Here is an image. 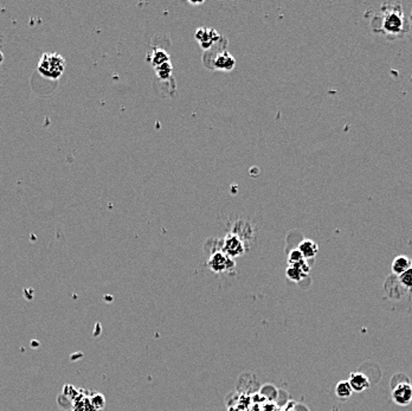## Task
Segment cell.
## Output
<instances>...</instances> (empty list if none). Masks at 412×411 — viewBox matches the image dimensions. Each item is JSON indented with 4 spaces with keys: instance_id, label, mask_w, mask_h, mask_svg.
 Masks as SVG:
<instances>
[{
    "instance_id": "obj_1",
    "label": "cell",
    "mask_w": 412,
    "mask_h": 411,
    "mask_svg": "<svg viewBox=\"0 0 412 411\" xmlns=\"http://www.w3.org/2000/svg\"><path fill=\"white\" fill-rule=\"evenodd\" d=\"M65 58L56 52L43 53L38 62V73L50 80H58L64 73Z\"/></svg>"
},
{
    "instance_id": "obj_2",
    "label": "cell",
    "mask_w": 412,
    "mask_h": 411,
    "mask_svg": "<svg viewBox=\"0 0 412 411\" xmlns=\"http://www.w3.org/2000/svg\"><path fill=\"white\" fill-rule=\"evenodd\" d=\"M380 31L389 36H399L404 31H407V20L403 14L401 6L398 5V7L385 11L382 17V21H380Z\"/></svg>"
},
{
    "instance_id": "obj_3",
    "label": "cell",
    "mask_w": 412,
    "mask_h": 411,
    "mask_svg": "<svg viewBox=\"0 0 412 411\" xmlns=\"http://www.w3.org/2000/svg\"><path fill=\"white\" fill-rule=\"evenodd\" d=\"M209 268L211 269L213 273L219 274V273L224 272H231L235 269V261L230 256H228L223 252H216L210 256L209 261H207Z\"/></svg>"
},
{
    "instance_id": "obj_4",
    "label": "cell",
    "mask_w": 412,
    "mask_h": 411,
    "mask_svg": "<svg viewBox=\"0 0 412 411\" xmlns=\"http://www.w3.org/2000/svg\"><path fill=\"white\" fill-rule=\"evenodd\" d=\"M222 247H223L222 252L226 254L228 256H230L231 259L243 255V254L245 253L244 242L241 240L240 237L236 236L235 234H232V232L226 235L224 241H223Z\"/></svg>"
},
{
    "instance_id": "obj_5",
    "label": "cell",
    "mask_w": 412,
    "mask_h": 411,
    "mask_svg": "<svg viewBox=\"0 0 412 411\" xmlns=\"http://www.w3.org/2000/svg\"><path fill=\"white\" fill-rule=\"evenodd\" d=\"M392 400L401 407H408L412 402V385L409 382L399 383L392 390Z\"/></svg>"
},
{
    "instance_id": "obj_6",
    "label": "cell",
    "mask_w": 412,
    "mask_h": 411,
    "mask_svg": "<svg viewBox=\"0 0 412 411\" xmlns=\"http://www.w3.org/2000/svg\"><path fill=\"white\" fill-rule=\"evenodd\" d=\"M235 64L236 59L232 57L230 52L225 51V50L217 53L216 57L212 59V67L215 69H218V70L230 71L235 68Z\"/></svg>"
},
{
    "instance_id": "obj_7",
    "label": "cell",
    "mask_w": 412,
    "mask_h": 411,
    "mask_svg": "<svg viewBox=\"0 0 412 411\" xmlns=\"http://www.w3.org/2000/svg\"><path fill=\"white\" fill-rule=\"evenodd\" d=\"M219 34L216 30L213 29H207V27H200L196 31V38L198 42L200 43V45L203 46L204 49L211 48V45L215 42H217Z\"/></svg>"
},
{
    "instance_id": "obj_8",
    "label": "cell",
    "mask_w": 412,
    "mask_h": 411,
    "mask_svg": "<svg viewBox=\"0 0 412 411\" xmlns=\"http://www.w3.org/2000/svg\"><path fill=\"white\" fill-rule=\"evenodd\" d=\"M348 383H350L353 392H363L367 390L371 385L369 378L360 372L351 373L350 378H348Z\"/></svg>"
},
{
    "instance_id": "obj_9",
    "label": "cell",
    "mask_w": 412,
    "mask_h": 411,
    "mask_svg": "<svg viewBox=\"0 0 412 411\" xmlns=\"http://www.w3.org/2000/svg\"><path fill=\"white\" fill-rule=\"evenodd\" d=\"M412 268V260L410 257L405 256V255H401V256H397L395 260H393L392 262V266H391V271L395 275H402L403 273H405L408 271V269Z\"/></svg>"
},
{
    "instance_id": "obj_10",
    "label": "cell",
    "mask_w": 412,
    "mask_h": 411,
    "mask_svg": "<svg viewBox=\"0 0 412 411\" xmlns=\"http://www.w3.org/2000/svg\"><path fill=\"white\" fill-rule=\"evenodd\" d=\"M298 250L307 261V260L314 259L316 256V254L319 253V246L312 240H304L298 244Z\"/></svg>"
},
{
    "instance_id": "obj_11",
    "label": "cell",
    "mask_w": 412,
    "mask_h": 411,
    "mask_svg": "<svg viewBox=\"0 0 412 411\" xmlns=\"http://www.w3.org/2000/svg\"><path fill=\"white\" fill-rule=\"evenodd\" d=\"M352 394H353V390H352L348 381H340L336 384L335 395L339 400H347L352 396Z\"/></svg>"
},
{
    "instance_id": "obj_12",
    "label": "cell",
    "mask_w": 412,
    "mask_h": 411,
    "mask_svg": "<svg viewBox=\"0 0 412 411\" xmlns=\"http://www.w3.org/2000/svg\"><path fill=\"white\" fill-rule=\"evenodd\" d=\"M152 62H153L154 67H158V65L168 63L169 62L168 53L166 51H163V50H154Z\"/></svg>"
},
{
    "instance_id": "obj_13",
    "label": "cell",
    "mask_w": 412,
    "mask_h": 411,
    "mask_svg": "<svg viewBox=\"0 0 412 411\" xmlns=\"http://www.w3.org/2000/svg\"><path fill=\"white\" fill-rule=\"evenodd\" d=\"M285 275H287V277L292 282H300L302 281V278L306 276L295 266H289L287 271H285Z\"/></svg>"
},
{
    "instance_id": "obj_14",
    "label": "cell",
    "mask_w": 412,
    "mask_h": 411,
    "mask_svg": "<svg viewBox=\"0 0 412 411\" xmlns=\"http://www.w3.org/2000/svg\"><path fill=\"white\" fill-rule=\"evenodd\" d=\"M398 278L403 287L407 288V289H412V268L408 269L407 272L399 275Z\"/></svg>"
},
{
    "instance_id": "obj_15",
    "label": "cell",
    "mask_w": 412,
    "mask_h": 411,
    "mask_svg": "<svg viewBox=\"0 0 412 411\" xmlns=\"http://www.w3.org/2000/svg\"><path fill=\"white\" fill-rule=\"evenodd\" d=\"M303 261H306V260L303 259V256H302V254L300 253V250H298V249L291 250L290 254H289V256H288V265L289 266H297Z\"/></svg>"
},
{
    "instance_id": "obj_16",
    "label": "cell",
    "mask_w": 412,
    "mask_h": 411,
    "mask_svg": "<svg viewBox=\"0 0 412 411\" xmlns=\"http://www.w3.org/2000/svg\"><path fill=\"white\" fill-rule=\"evenodd\" d=\"M155 71L160 78H169L172 74V65L169 64V62L168 63L158 65V67H155Z\"/></svg>"
},
{
    "instance_id": "obj_17",
    "label": "cell",
    "mask_w": 412,
    "mask_h": 411,
    "mask_svg": "<svg viewBox=\"0 0 412 411\" xmlns=\"http://www.w3.org/2000/svg\"><path fill=\"white\" fill-rule=\"evenodd\" d=\"M90 403H91V406H93L94 409H95V410H100V409H102L103 407H105L106 400H105V397L102 396V395L97 394V395H95V396H94L93 398H91Z\"/></svg>"
},
{
    "instance_id": "obj_18",
    "label": "cell",
    "mask_w": 412,
    "mask_h": 411,
    "mask_svg": "<svg viewBox=\"0 0 412 411\" xmlns=\"http://www.w3.org/2000/svg\"><path fill=\"white\" fill-rule=\"evenodd\" d=\"M264 411H278L276 406H274V404H267L266 407H264Z\"/></svg>"
},
{
    "instance_id": "obj_19",
    "label": "cell",
    "mask_w": 412,
    "mask_h": 411,
    "mask_svg": "<svg viewBox=\"0 0 412 411\" xmlns=\"http://www.w3.org/2000/svg\"><path fill=\"white\" fill-rule=\"evenodd\" d=\"M278 411H294V409H292V408L287 407V408H284V409H281V410H278Z\"/></svg>"
},
{
    "instance_id": "obj_20",
    "label": "cell",
    "mask_w": 412,
    "mask_h": 411,
    "mask_svg": "<svg viewBox=\"0 0 412 411\" xmlns=\"http://www.w3.org/2000/svg\"><path fill=\"white\" fill-rule=\"evenodd\" d=\"M4 61V55H2V52H1V50H0V63H1V62Z\"/></svg>"
}]
</instances>
